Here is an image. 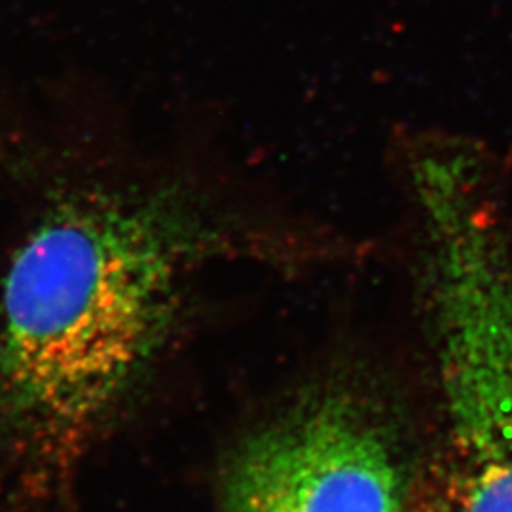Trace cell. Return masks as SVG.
Masks as SVG:
<instances>
[{
    "instance_id": "cell-3",
    "label": "cell",
    "mask_w": 512,
    "mask_h": 512,
    "mask_svg": "<svg viewBox=\"0 0 512 512\" xmlns=\"http://www.w3.org/2000/svg\"><path fill=\"white\" fill-rule=\"evenodd\" d=\"M226 497L228 512H403V476L372 423L325 403L251 440Z\"/></svg>"
},
{
    "instance_id": "cell-2",
    "label": "cell",
    "mask_w": 512,
    "mask_h": 512,
    "mask_svg": "<svg viewBox=\"0 0 512 512\" xmlns=\"http://www.w3.org/2000/svg\"><path fill=\"white\" fill-rule=\"evenodd\" d=\"M420 226L452 448L444 512H512V256L503 207Z\"/></svg>"
},
{
    "instance_id": "cell-1",
    "label": "cell",
    "mask_w": 512,
    "mask_h": 512,
    "mask_svg": "<svg viewBox=\"0 0 512 512\" xmlns=\"http://www.w3.org/2000/svg\"><path fill=\"white\" fill-rule=\"evenodd\" d=\"M2 285L0 397L35 439L73 442L162 342L179 281L238 236L226 188L196 171L55 173Z\"/></svg>"
}]
</instances>
